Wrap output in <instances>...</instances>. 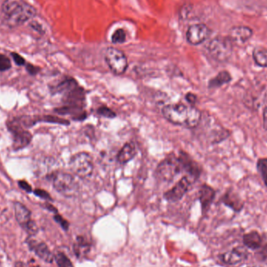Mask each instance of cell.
<instances>
[{"label": "cell", "mask_w": 267, "mask_h": 267, "mask_svg": "<svg viewBox=\"0 0 267 267\" xmlns=\"http://www.w3.org/2000/svg\"><path fill=\"white\" fill-rule=\"evenodd\" d=\"M163 117L174 125L186 128H195L199 125L202 113L194 106H186L182 103L170 104L162 109Z\"/></svg>", "instance_id": "1"}, {"label": "cell", "mask_w": 267, "mask_h": 267, "mask_svg": "<svg viewBox=\"0 0 267 267\" xmlns=\"http://www.w3.org/2000/svg\"><path fill=\"white\" fill-rule=\"evenodd\" d=\"M2 12L7 24L14 27L32 20L37 11L34 6L24 0H5L2 5Z\"/></svg>", "instance_id": "2"}, {"label": "cell", "mask_w": 267, "mask_h": 267, "mask_svg": "<svg viewBox=\"0 0 267 267\" xmlns=\"http://www.w3.org/2000/svg\"><path fill=\"white\" fill-rule=\"evenodd\" d=\"M55 91L63 94L64 100L70 107L82 108L85 101V91L73 78H67L55 88Z\"/></svg>", "instance_id": "3"}, {"label": "cell", "mask_w": 267, "mask_h": 267, "mask_svg": "<svg viewBox=\"0 0 267 267\" xmlns=\"http://www.w3.org/2000/svg\"><path fill=\"white\" fill-rule=\"evenodd\" d=\"M53 185L56 192L66 197L76 196L79 191V184L71 174L57 172L53 178Z\"/></svg>", "instance_id": "4"}, {"label": "cell", "mask_w": 267, "mask_h": 267, "mask_svg": "<svg viewBox=\"0 0 267 267\" xmlns=\"http://www.w3.org/2000/svg\"><path fill=\"white\" fill-rule=\"evenodd\" d=\"M210 55L218 62H226L231 56L233 42L229 37H216L209 44Z\"/></svg>", "instance_id": "5"}, {"label": "cell", "mask_w": 267, "mask_h": 267, "mask_svg": "<svg viewBox=\"0 0 267 267\" xmlns=\"http://www.w3.org/2000/svg\"><path fill=\"white\" fill-rule=\"evenodd\" d=\"M182 172L181 165L178 157L174 154L164 159L157 169V176L164 182H171L174 178Z\"/></svg>", "instance_id": "6"}, {"label": "cell", "mask_w": 267, "mask_h": 267, "mask_svg": "<svg viewBox=\"0 0 267 267\" xmlns=\"http://www.w3.org/2000/svg\"><path fill=\"white\" fill-rule=\"evenodd\" d=\"M69 165L72 172L79 178H89L93 172V160L87 153L82 152L73 155L71 158Z\"/></svg>", "instance_id": "7"}, {"label": "cell", "mask_w": 267, "mask_h": 267, "mask_svg": "<svg viewBox=\"0 0 267 267\" xmlns=\"http://www.w3.org/2000/svg\"><path fill=\"white\" fill-rule=\"evenodd\" d=\"M104 57L107 65L109 66L113 73L121 75L125 73L128 67V63L126 55L121 50L113 47L108 48L106 50Z\"/></svg>", "instance_id": "8"}, {"label": "cell", "mask_w": 267, "mask_h": 267, "mask_svg": "<svg viewBox=\"0 0 267 267\" xmlns=\"http://www.w3.org/2000/svg\"><path fill=\"white\" fill-rule=\"evenodd\" d=\"M8 128L13 134V148L20 150L28 146L32 140V135L23 127L20 121H13L8 125Z\"/></svg>", "instance_id": "9"}, {"label": "cell", "mask_w": 267, "mask_h": 267, "mask_svg": "<svg viewBox=\"0 0 267 267\" xmlns=\"http://www.w3.org/2000/svg\"><path fill=\"white\" fill-rule=\"evenodd\" d=\"M194 182L192 178L184 176L170 190L165 192V199L170 202H178L184 197Z\"/></svg>", "instance_id": "10"}, {"label": "cell", "mask_w": 267, "mask_h": 267, "mask_svg": "<svg viewBox=\"0 0 267 267\" xmlns=\"http://www.w3.org/2000/svg\"><path fill=\"white\" fill-rule=\"evenodd\" d=\"M210 30L203 24H196L190 26L186 33L188 42L192 45H199L207 39L210 36Z\"/></svg>", "instance_id": "11"}, {"label": "cell", "mask_w": 267, "mask_h": 267, "mask_svg": "<svg viewBox=\"0 0 267 267\" xmlns=\"http://www.w3.org/2000/svg\"><path fill=\"white\" fill-rule=\"evenodd\" d=\"M178 159L181 165L182 172L186 173V176L189 177L196 181L201 174V170L197 162H195L187 153L183 152L180 153Z\"/></svg>", "instance_id": "12"}, {"label": "cell", "mask_w": 267, "mask_h": 267, "mask_svg": "<svg viewBox=\"0 0 267 267\" xmlns=\"http://www.w3.org/2000/svg\"><path fill=\"white\" fill-rule=\"evenodd\" d=\"M248 258V251L244 248L237 247L222 255V261L228 265H235L245 261Z\"/></svg>", "instance_id": "13"}, {"label": "cell", "mask_w": 267, "mask_h": 267, "mask_svg": "<svg viewBox=\"0 0 267 267\" xmlns=\"http://www.w3.org/2000/svg\"><path fill=\"white\" fill-rule=\"evenodd\" d=\"M252 36V30L248 27L238 26L232 28L230 32L229 38L232 42L243 44L249 40Z\"/></svg>", "instance_id": "14"}, {"label": "cell", "mask_w": 267, "mask_h": 267, "mask_svg": "<svg viewBox=\"0 0 267 267\" xmlns=\"http://www.w3.org/2000/svg\"><path fill=\"white\" fill-rule=\"evenodd\" d=\"M28 245L31 250L34 251L40 259H42L46 263H53L54 259L53 255L44 242L38 243L36 241H30Z\"/></svg>", "instance_id": "15"}, {"label": "cell", "mask_w": 267, "mask_h": 267, "mask_svg": "<svg viewBox=\"0 0 267 267\" xmlns=\"http://www.w3.org/2000/svg\"><path fill=\"white\" fill-rule=\"evenodd\" d=\"M14 212H15V216L18 224L25 230L32 220L31 219L32 214L30 212V210L23 204L17 202L14 203Z\"/></svg>", "instance_id": "16"}, {"label": "cell", "mask_w": 267, "mask_h": 267, "mask_svg": "<svg viewBox=\"0 0 267 267\" xmlns=\"http://www.w3.org/2000/svg\"><path fill=\"white\" fill-rule=\"evenodd\" d=\"M216 192L214 188L209 186L207 184H204L199 189V200L202 205V211L206 212L210 209Z\"/></svg>", "instance_id": "17"}, {"label": "cell", "mask_w": 267, "mask_h": 267, "mask_svg": "<svg viewBox=\"0 0 267 267\" xmlns=\"http://www.w3.org/2000/svg\"><path fill=\"white\" fill-rule=\"evenodd\" d=\"M135 154H136V148L135 144L133 142H127L119 152L117 160L122 164H125L129 161H131L135 157Z\"/></svg>", "instance_id": "18"}, {"label": "cell", "mask_w": 267, "mask_h": 267, "mask_svg": "<svg viewBox=\"0 0 267 267\" xmlns=\"http://www.w3.org/2000/svg\"><path fill=\"white\" fill-rule=\"evenodd\" d=\"M223 202L226 206L231 208L232 210H234L236 212L241 211L244 206L242 199L238 196H236L235 194H233L232 192H228L224 196Z\"/></svg>", "instance_id": "19"}, {"label": "cell", "mask_w": 267, "mask_h": 267, "mask_svg": "<svg viewBox=\"0 0 267 267\" xmlns=\"http://www.w3.org/2000/svg\"><path fill=\"white\" fill-rule=\"evenodd\" d=\"M231 75L230 74L229 72L223 71L218 73L216 77H214V78H212V79L209 81L208 87L210 88V89L220 88L223 86V85H226V84L230 83L231 81Z\"/></svg>", "instance_id": "20"}, {"label": "cell", "mask_w": 267, "mask_h": 267, "mask_svg": "<svg viewBox=\"0 0 267 267\" xmlns=\"http://www.w3.org/2000/svg\"><path fill=\"white\" fill-rule=\"evenodd\" d=\"M243 242L245 246L251 249H258L262 246L261 236L257 231H251L244 236Z\"/></svg>", "instance_id": "21"}, {"label": "cell", "mask_w": 267, "mask_h": 267, "mask_svg": "<svg viewBox=\"0 0 267 267\" xmlns=\"http://www.w3.org/2000/svg\"><path fill=\"white\" fill-rule=\"evenodd\" d=\"M252 55L255 64L262 68H267V50L258 48L254 50Z\"/></svg>", "instance_id": "22"}, {"label": "cell", "mask_w": 267, "mask_h": 267, "mask_svg": "<svg viewBox=\"0 0 267 267\" xmlns=\"http://www.w3.org/2000/svg\"><path fill=\"white\" fill-rule=\"evenodd\" d=\"M257 170L267 187V158L259 159L257 162Z\"/></svg>", "instance_id": "23"}, {"label": "cell", "mask_w": 267, "mask_h": 267, "mask_svg": "<svg viewBox=\"0 0 267 267\" xmlns=\"http://www.w3.org/2000/svg\"><path fill=\"white\" fill-rule=\"evenodd\" d=\"M55 259L59 267H73L71 260L63 252H58L55 255Z\"/></svg>", "instance_id": "24"}, {"label": "cell", "mask_w": 267, "mask_h": 267, "mask_svg": "<svg viewBox=\"0 0 267 267\" xmlns=\"http://www.w3.org/2000/svg\"><path fill=\"white\" fill-rule=\"evenodd\" d=\"M126 32L124 29H117L112 36V42L113 43H123L126 40Z\"/></svg>", "instance_id": "25"}, {"label": "cell", "mask_w": 267, "mask_h": 267, "mask_svg": "<svg viewBox=\"0 0 267 267\" xmlns=\"http://www.w3.org/2000/svg\"><path fill=\"white\" fill-rule=\"evenodd\" d=\"M38 121L49 122V123L59 124V125H69V122L68 121H66L64 119L59 118V117H53V116H45L42 119H40Z\"/></svg>", "instance_id": "26"}, {"label": "cell", "mask_w": 267, "mask_h": 267, "mask_svg": "<svg viewBox=\"0 0 267 267\" xmlns=\"http://www.w3.org/2000/svg\"><path fill=\"white\" fill-rule=\"evenodd\" d=\"M10 68H11V62L10 59L6 55H0V71H6Z\"/></svg>", "instance_id": "27"}, {"label": "cell", "mask_w": 267, "mask_h": 267, "mask_svg": "<svg viewBox=\"0 0 267 267\" xmlns=\"http://www.w3.org/2000/svg\"><path fill=\"white\" fill-rule=\"evenodd\" d=\"M97 113L103 117H107V118H113L116 117V113L113 110H111L109 108H107L106 107H100L98 109Z\"/></svg>", "instance_id": "28"}, {"label": "cell", "mask_w": 267, "mask_h": 267, "mask_svg": "<svg viewBox=\"0 0 267 267\" xmlns=\"http://www.w3.org/2000/svg\"><path fill=\"white\" fill-rule=\"evenodd\" d=\"M256 257L260 261L267 264V246H263L262 249L258 251V253L256 254Z\"/></svg>", "instance_id": "29"}, {"label": "cell", "mask_w": 267, "mask_h": 267, "mask_svg": "<svg viewBox=\"0 0 267 267\" xmlns=\"http://www.w3.org/2000/svg\"><path fill=\"white\" fill-rule=\"evenodd\" d=\"M34 194L39 197V198H42V199L50 200V201L52 200L50 195L46 191L42 190V189H36L34 191Z\"/></svg>", "instance_id": "30"}, {"label": "cell", "mask_w": 267, "mask_h": 267, "mask_svg": "<svg viewBox=\"0 0 267 267\" xmlns=\"http://www.w3.org/2000/svg\"><path fill=\"white\" fill-rule=\"evenodd\" d=\"M38 230L37 224H36V222L33 221V220H32L31 223L28 224V227L25 228L26 231L28 232L31 235H35V234L38 232Z\"/></svg>", "instance_id": "31"}, {"label": "cell", "mask_w": 267, "mask_h": 267, "mask_svg": "<svg viewBox=\"0 0 267 267\" xmlns=\"http://www.w3.org/2000/svg\"><path fill=\"white\" fill-rule=\"evenodd\" d=\"M54 220L57 222L59 225L61 226L63 229L65 230V231H68V228H69V224H68V222L67 221V220H64V218L62 217L61 216L55 215V216H54Z\"/></svg>", "instance_id": "32"}, {"label": "cell", "mask_w": 267, "mask_h": 267, "mask_svg": "<svg viewBox=\"0 0 267 267\" xmlns=\"http://www.w3.org/2000/svg\"><path fill=\"white\" fill-rule=\"evenodd\" d=\"M11 55H12L13 59H14V61L15 62L17 65L23 66L25 64V59L22 57L21 55L16 53H12Z\"/></svg>", "instance_id": "33"}, {"label": "cell", "mask_w": 267, "mask_h": 267, "mask_svg": "<svg viewBox=\"0 0 267 267\" xmlns=\"http://www.w3.org/2000/svg\"><path fill=\"white\" fill-rule=\"evenodd\" d=\"M18 185L21 188L22 190L25 191V192H28V193L32 192V186L25 180H19L18 181Z\"/></svg>", "instance_id": "34"}, {"label": "cell", "mask_w": 267, "mask_h": 267, "mask_svg": "<svg viewBox=\"0 0 267 267\" xmlns=\"http://www.w3.org/2000/svg\"><path fill=\"white\" fill-rule=\"evenodd\" d=\"M26 70H27V71H28L31 75H36V73H38L39 68H37V67H35V66L32 65V64H28V65L26 66Z\"/></svg>", "instance_id": "35"}, {"label": "cell", "mask_w": 267, "mask_h": 267, "mask_svg": "<svg viewBox=\"0 0 267 267\" xmlns=\"http://www.w3.org/2000/svg\"><path fill=\"white\" fill-rule=\"evenodd\" d=\"M186 100L189 104L193 105V104L196 103V100H197V96L195 94L188 93L186 95Z\"/></svg>", "instance_id": "36"}, {"label": "cell", "mask_w": 267, "mask_h": 267, "mask_svg": "<svg viewBox=\"0 0 267 267\" xmlns=\"http://www.w3.org/2000/svg\"><path fill=\"white\" fill-rule=\"evenodd\" d=\"M263 127L267 131V106L263 110Z\"/></svg>", "instance_id": "37"}, {"label": "cell", "mask_w": 267, "mask_h": 267, "mask_svg": "<svg viewBox=\"0 0 267 267\" xmlns=\"http://www.w3.org/2000/svg\"><path fill=\"white\" fill-rule=\"evenodd\" d=\"M46 208H47L48 210H50V211H53V212L56 213V211H57L55 208H54L53 206H51V205H49V204L46 205Z\"/></svg>", "instance_id": "38"}, {"label": "cell", "mask_w": 267, "mask_h": 267, "mask_svg": "<svg viewBox=\"0 0 267 267\" xmlns=\"http://www.w3.org/2000/svg\"><path fill=\"white\" fill-rule=\"evenodd\" d=\"M16 267H25V266H24V264H23V263L19 262V263H17Z\"/></svg>", "instance_id": "39"}, {"label": "cell", "mask_w": 267, "mask_h": 267, "mask_svg": "<svg viewBox=\"0 0 267 267\" xmlns=\"http://www.w3.org/2000/svg\"></svg>", "instance_id": "40"}]
</instances>
